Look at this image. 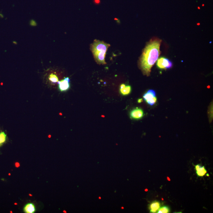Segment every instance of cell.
Listing matches in <instances>:
<instances>
[{
	"label": "cell",
	"instance_id": "6da1fadb",
	"mask_svg": "<svg viewBox=\"0 0 213 213\" xmlns=\"http://www.w3.org/2000/svg\"><path fill=\"white\" fill-rule=\"evenodd\" d=\"M161 39L155 38L151 39L144 49L139 59V66L144 75H150L152 66L157 61L161 54Z\"/></svg>",
	"mask_w": 213,
	"mask_h": 213
},
{
	"label": "cell",
	"instance_id": "7a4b0ae2",
	"mask_svg": "<svg viewBox=\"0 0 213 213\" xmlns=\"http://www.w3.org/2000/svg\"><path fill=\"white\" fill-rule=\"evenodd\" d=\"M110 45L103 41L95 39L91 45V50L94 59L98 64H105V57L107 50Z\"/></svg>",
	"mask_w": 213,
	"mask_h": 213
},
{
	"label": "cell",
	"instance_id": "3957f363",
	"mask_svg": "<svg viewBox=\"0 0 213 213\" xmlns=\"http://www.w3.org/2000/svg\"><path fill=\"white\" fill-rule=\"evenodd\" d=\"M156 65L158 68L164 70L171 68L173 65L171 61L164 57H161L158 59Z\"/></svg>",
	"mask_w": 213,
	"mask_h": 213
},
{
	"label": "cell",
	"instance_id": "277c9868",
	"mask_svg": "<svg viewBox=\"0 0 213 213\" xmlns=\"http://www.w3.org/2000/svg\"><path fill=\"white\" fill-rule=\"evenodd\" d=\"M144 116V112L142 109L137 108L133 109L129 113L131 119L139 120L142 119Z\"/></svg>",
	"mask_w": 213,
	"mask_h": 213
},
{
	"label": "cell",
	"instance_id": "5b68a950",
	"mask_svg": "<svg viewBox=\"0 0 213 213\" xmlns=\"http://www.w3.org/2000/svg\"><path fill=\"white\" fill-rule=\"evenodd\" d=\"M59 91L61 92H65L69 90L70 88V80L69 77H65L64 80L59 81L57 83Z\"/></svg>",
	"mask_w": 213,
	"mask_h": 213
},
{
	"label": "cell",
	"instance_id": "8992f818",
	"mask_svg": "<svg viewBox=\"0 0 213 213\" xmlns=\"http://www.w3.org/2000/svg\"><path fill=\"white\" fill-rule=\"evenodd\" d=\"M196 173L200 177H203L207 174V171L204 166H201L199 165H196L195 166Z\"/></svg>",
	"mask_w": 213,
	"mask_h": 213
},
{
	"label": "cell",
	"instance_id": "52a82bcc",
	"mask_svg": "<svg viewBox=\"0 0 213 213\" xmlns=\"http://www.w3.org/2000/svg\"><path fill=\"white\" fill-rule=\"evenodd\" d=\"M160 207V203L159 202L155 201L151 203L150 205L149 210L151 213L157 212Z\"/></svg>",
	"mask_w": 213,
	"mask_h": 213
},
{
	"label": "cell",
	"instance_id": "ba28073f",
	"mask_svg": "<svg viewBox=\"0 0 213 213\" xmlns=\"http://www.w3.org/2000/svg\"><path fill=\"white\" fill-rule=\"evenodd\" d=\"M156 96V93L154 90H149L145 93L143 96V99L145 101H147Z\"/></svg>",
	"mask_w": 213,
	"mask_h": 213
},
{
	"label": "cell",
	"instance_id": "9c48e42d",
	"mask_svg": "<svg viewBox=\"0 0 213 213\" xmlns=\"http://www.w3.org/2000/svg\"><path fill=\"white\" fill-rule=\"evenodd\" d=\"M23 211L26 213H34L36 211V208L34 204L32 203H29L24 207Z\"/></svg>",
	"mask_w": 213,
	"mask_h": 213
},
{
	"label": "cell",
	"instance_id": "30bf717a",
	"mask_svg": "<svg viewBox=\"0 0 213 213\" xmlns=\"http://www.w3.org/2000/svg\"><path fill=\"white\" fill-rule=\"evenodd\" d=\"M132 91V87L131 86L125 85L124 88L120 89V93L122 96H127L130 94Z\"/></svg>",
	"mask_w": 213,
	"mask_h": 213
},
{
	"label": "cell",
	"instance_id": "8fae6325",
	"mask_svg": "<svg viewBox=\"0 0 213 213\" xmlns=\"http://www.w3.org/2000/svg\"><path fill=\"white\" fill-rule=\"evenodd\" d=\"M48 79L49 81L52 84H56L59 81L58 77L56 75L53 74V73L49 75Z\"/></svg>",
	"mask_w": 213,
	"mask_h": 213
},
{
	"label": "cell",
	"instance_id": "7c38bea8",
	"mask_svg": "<svg viewBox=\"0 0 213 213\" xmlns=\"http://www.w3.org/2000/svg\"><path fill=\"white\" fill-rule=\"evenodd\" d=\"M7 135L5 132H0V147L2 146L4 143L6 141Z\"/></svg>",
	"mask_w": 213,
	"mask_h": 213
},
{
	"label": "cell",
	"instance_id": "4fadbf2b",
	"mask_svg": "<svg viewBox=\"0 0 213 213\" xmlns=\"http://www.w3.org/2000/svg\"><path fill=\"white\" fill-rule=\"evenodd\" d=\"M170 209L167 207L164 206L159 208L157 211L158 213H168L170 212Z\"/></svg>",
	"mask_w": 213,
	"mask_h": 213
},
{
	"label": "cell",
	"instance_id": "5bb4252c",
	"mask_svg": "<svg viewBox=\"0 0 213 213\" xmlns=\"http://www.w3.org/2000/svg\"><path fill=\"white\" fill-rule=\"evenodd\" d=\"M157 98H156V96L151 99L149 100L146 101V102L150 105L152 106L156 104V102H157Z\"/></svg>",
	"mask_w": 213,
	"mask_h": 213
},
{
	"label": "cell",
	"instance_id": "9a60e30c",
	"mask_svg": "<svg viewBox=\"0 0 213 213\" xmlns=\"http://www.w3.org/2000/svg\"><path fill=\"white\" fill-rule=\"evenodd\" d=\"M30 24L31 26L32 27H35L37 25V23L34 20H31L30 22Z\"/></svg>",
	"mask_w": 213,
	"mask_h": 213
},
{
	"label": "cell",
	"instance_id": "2e32d148",
	"mask_svg": "<svg viewBox=\"0 0 213 213\" xmlns=\"http://www.w3.org/2000/svg\"><path fill=\"white\" fill-rule=\"evenodd\" d=\"M94 2L96 4H99L100 3V0H94Z\"/></svg>",
	"mask_w": 213,
	"mask_h": 213
},
{
	"label": "cell",
	"instance_id": "e0dca14e",
	"mask_svg": "<svg viewBox=\"0 0 213 213\" xmlns=\"http://www.w3.org/2000/svg\"><path fill=\"white\" fill-rule=\"evenodd\" d=\"M15 166L16 167H19L20 166L19 163H18V162H16V163H15Z\"/></svg>",
	"mask_w": 213,
	"mask_h": 213
},
{
	"label": "cell",
	"instance_id": "ac0fdd59",
	"mask_svg": "<svg viewBox=\"0 0 213 213\" xmlns=\"http://www.w3.org/2000/svg\"><path fill=\"white\" fill-rule=\"evenodd\" d=\"M125 86V84H121V85L120 86V89H121L124 88Z\"/></svg>",
	"mask_w": 213,
	"mask_h": 213
},
{
	"label": "cell",
	"instance_id": "d6986e66",
	"mask_svg": "<svg viewBox=\"0 0 213 213\" xmlns=\"http://www.w3.org/2000/svg\"><path fill=\"white\" fill-rule=\"evenodd\" d=\"M142 101V99H140L138 100V102L139 103H141Z\"/></svg>",
	"mask_w": 213,
	"mask_h": 213
},
{
	"label": "cell",
	"instance_id": "ffe728a7",
	"mask_svg": "<svg viewBox=\"0 0 213 213\" xmlns=\"http://www.w3.org/2000/svg\"><path fill=\"white\" fill-rule=\"evenodd\" d=\"M29 195L30 196H32V195H31V194H29Z\"/></svg>",
	"mask_w": 213,
	"mask_h": 213
},
{
	"label": "cell",
	"instance_id": "44dd1931",
	"mask_svg": "<svg viewBox=\"0 0 213 213\" xmlns=\"http://www.w3.org/2000/svg\"><path fill=\"white\" fill-rule=\"evenodd\" d=\"M14 204H15V205H17L18 204L16 203H14Z\"/></svg>",
	"mask_w": 213,
	"mask_h": 213
},
{
	"label": "cell",
	"instance_id": "7402d4cb",
	"mask_svg": "<svg viewBox=\"0 0 213 213\" xmlns=\"http://www.w3.org/2000/svg\"><path fill=\"white\" fill-rule=\"evenodd\" d=\"M8 175H11V174H10V173H9V174H8Z\"/></svg>",
	"mask_w": 213,
	"mask_h": 213
},
{
	"label": "cell",
	"instance_id": "603a6c76",
	"mask_svg": "<svg viewBox=\"0 0 213 213\" xmlns=\"http://www.w3.org/2000/svg\"><path fill=\"white\" fill-rule=\"evenodd\" d=\"M10 213H12V211H11Z\"/></svg>",
	"mask_w": 213,
	"mask_h": 213
}]
</instances>
